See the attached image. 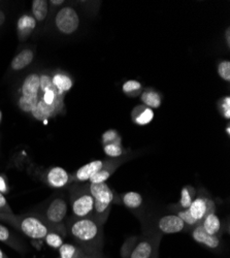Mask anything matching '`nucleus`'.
Listing matches in <instances>:
<instances>
[{
  "instance_id": "cd10ccee",
  "label": "nucleus",
  "mask_w": 230,
  "mask_h": 258,
  "mask_svg": "<svg viewBox=\"0 0 230 258\" xmlns=\"http://www.w3.org/2000/svg\"><path fill=\"white\" fill-rule=\"evenodd\" d=\"M39 96H24L21 95L18 100V106L19 109L24 113H30L34 110L38 102Z\"/></svg>"
},
{
  "instance_id": "0eeeda50",
  "label": "nucleus",
  "mask_w": 230,
  "mask_h": 258,
  "mask_svg": "<svg viewBox=\"0 0 230 258\" xmlns=\"http://www.w3.org/2000/svg\"><path fill=\"white\" fill-rule=\"evenodd\" d=\"M55 26L62 34H73L80 26V17L78 12L71 7L62 8L56 14Z\"/></svg>"
},
{
  "instance_id": "4be33fe9",
  "label": "nucleus",
  "mask_w": 230,
  "mask_h": 258,
  "mask_svg": "<svg viewBox=\"0 0 230 258\" xmlns=\"http://www.w3.org/2000/svg\"><path fill=\"white\" fill-rule=\"evenodd\" d=\"M33 59H34V52L31 49H25L15 56V58L12 60L11 68L15 72L22 71L28 66H30V64L33 62Z\"/></svg>"
},
{
  "instance_id": "393cba45",
  "label": "nucleus",
  "mask_w": 230,
  "mask_h": 258,
  "mask_svg": "<svg viewBox=\"0 0 230 258\" xmlns=\"http://www.w3.org/2000/svg\"><path fill=\"white\" fill-rule=\"evenodd\" d=\"M31 12L36 22H44L49 13V3L46 0H34L31 6Z\"/></svg>"
},
{
  "instance_id": "f03ea898",
  "label": "nucleus",
  "mask_w": 230,
  "mask_h": 258,
  "mask_svg": "<svg viewBox=\"0 0 230 258\" xmlns=\"http://www.w3.org/2000/svg\"><path fill=\"white\" fill-rule=\"evenodd\" d=\"M0 220L10 224L19 232L32 240H44L52 231L50 225L38 213H28L22 215L0 214Z\"/></svg>"
},
{
  "instance_id": "4468645a",
  "label": "nucleus",
  "mask_w": 230,
  "mask_h": 258,
  "mask_svg": "<svg viewBox=\"0 0 230 258\" xmlns=\"http://www.w3.org/2000/svg\"><path fill=\"white\" fill-rule=\"evenodd\" d=\"M0 242L5 243L6 245L10 246L11 248L19 252H25L27 250V247L25 246L24 242L21 240L17 234H15L9 227L5 226L2 223H0Z\"/></svg>"
},
{
  "instance_id": "9b49d317",
  "label": "nucleus",
  "mask_w": 230,
  "mask_h": 258,
  "mask_svg": "<svg viewBox=\"0 0 230 258\" xmlns=\"http://www.w3.org/2000/svg\"><path fill=\"white\" fill-rule=\"evenodd\" d=\"M127 159L128 157L125 155L120 158H109L107 164L89 179V184L106 183V181L109 180V178L115 173L117 168L125 161H127Z\"/></svg>"
},
{
  "instance_id": "a18cd8bd",
  "label": "nucleus",
  "mask_w": 230,
  "mask_h": 258,
  "mask_svg": "<svg viewBox=\"0 0 230 258\" xmlns=\"http://www.w3.org/2000/svg\"><path fill=\"white\" fill-rule=\"evenodd\" d=\"M2 119H3V113L0 111V123H2Z\"/></svg>"
},
{
  "instance_id": "f704fd0d",
  "label": "nucleus",
  "mask_w": 230,
  "mask_h": 258,
  "mask_svg": "<svg viewBox=\"0 0 230 258\" xmlns=\"http://www.w3.org/2000/svg\"><path fill=\"white\" fill-rule=\"evenodd\" d=\"M137 238H135V236H131V238H129L126 242L124 243L122 249H121V255L123 258H128L130 253L132 252L134 246L136 245L137 243Z\"/></svg>"
},
{
  "instance_id": "473e14b6",
  "label": "nucleus",
  "mask_w": 230,
  "mask_h": 258,
  "mask_svg": "<svg viewBox=\"0 0 230 258\" xmlns=\"http://www.w3.org/2000/svg\"><path fill=\"white\" fill-rule=\"evenodd\" d=\"M218 109H219L221 116L224 119H226V120L230 119V97L228 95L223 97L222 99H220V101L218 103Z\"/></svg>"
},
{
  "instance_id": "20e7f679",
  "label": "nucleus",
  "mask_w": 230,
  "mask_h": 258,
  "mask_svg": "<svg viewBox=\"0 0 230 258\" xmlns=\"http://www.w3.org/2000/svg\"><path fill=\"white\" fill-rule=\"evenodd\" d=\"M89 188L94 200L92 218L104 225L109 218L112 206L115 202L114 192L107 183L89 184Z\"/></svg>"
},
{
  "instance_id": "b1692460",
  "label": "nucleus",
  "mask_w": 230,
  "mask_h": 258,
  "mask_svg": "<svg viewBox=\"0 0 230 258\" xmlns=\"http://www.w3.org/2000/svg\"><path fill=\"white\" fill-rule=\"evenodd\" d=\"M196 197V191L192 186H186L182 189L181 191V199L178 205L175 206V211L178 210H186L189 209V207L191 206L193 200Z\"/></svg>"
},
{
  "instance_id": "ddd939ff",
  "label": "nucleus",
  "mask_w": 230,
  "mask_h": 258,
  "mask_svg": "<svg viewBox=\"0 0 230 258\" xmlns=\"http://www.w3.org/2000/svg\"><path fill=\"white\" fill-rule=\"evenodd\" d=\"M191 235H192L193 240L197 244L202 245L203 247L210 249V250H213V251L218 250L221 246V240L219 236L211 235V234L206 233L200 224H198L192 228Z\"/></svg>"
},
{
  "instance_id": "2f4dec72",
  "label": "nucleus",
  "mask_w": 230,
  "mask_h": 258,
  "mask_svg": "<svg viewBox=\"0 0 230 258\" xmlns=\"http://www.w3.org/2000/svg\"><path fill=\"white\" fill-rule=\"evenodd\" d=\"M101 142L103 146L109 145V144H121V137L115 129H110V131L106 132L102 135Z\"/></svg>"
},
{
  "instance_id": "49530a36",
  "label": "nucleus",
  "mask_w": 230,
  "mask_h": 258,
  "mask_svg": "<svg viewBox=\"0 0 230 258\" xmlns=\"http://www.w3.org/2000/svg\"><path fill=\"white\" fill-rule=\"evenodd\" d=\"M59 258H60V257H59Z\"/></svg>"
},
{
  "instance_id": "4c0bfd02",
  "label": "nucleus",
  "mask_w": 230,
  "mask_h": 258,
  "mask_svg": "<svg viewBox=\"0 0 230 258\" xmlns=\"http://www.w3.org/2000/svg\"><path fill=\"white\" fill-rule=\"evenodd\" d=\"M225 40H226V46L229 49L230 48V29L227 28L225 31Z\"/></svg>"
},
{
  "instance_id": "c85d7f7f",
  "label": "nucleus",
  "mask_w": 230,
  "mask_h": 258,
  "mask_svg": "<svg viewBox=\"0 0 230 258\" xmlns=\"http://www.w3.org/2000/svg\"><path fill=\"white\" fill-rule=\"evenodd\" d=\"M104 153L110 158H120L124 156V148L121 144H109L103 146Z\"/></svg>"
},
{
  "instance_id": "a19ab883",
  "label": "nucleus",
  "mask_w": 230,
  "mask_h": 258,
  "mask_svg": "<svg viewBox=\"0 0 230 258\" xmlns=\"http://www.w3.org/2000/svg\"><path fill=\"white\" fill-rule=\"evenodd\" d=\"M50 4H51V6L59 7V6H61V5H63L64 2H63V0H60V2H56V0H52V2H50Z\"/></svg>"
},
{
  "instance_id": "c9c22d12",
  "label": "nucleus",
  "mask_w": 230,
  "mask_h": 258,
  "mask_svg": "<svg viewBox=\"0 0 230 258\" xmlns=\"http://www.w3.org/2000/svg\"><path fill=\"white\" fill-rule=\"evenodd\" d=\"M0 214H14L10 205L8 204L7 199L2 192H0Z\"/></svg>"
},
{
  "instance_id": "f8f14e48",
  "label": "nucleus",
  "mask_w": 230,
  "mask_h": 258,
  "mask_svg": "<svg viewBox=\"0 0 230 258\" xmlns=\"http://www.w3.org/2000/svg\"><path fill=\"white\" fill-rule=\"evenodd\" d=\"M108 159L94 160L85 165L81 166L73 175H71V183H85L89 179L99 171L104 165L107 164Z\"/></svg>"
},
{
  "instance_id": "f257e3e1",
  "label": "nucleus",
  "mask_w": 230,
  "mask_h": 258,
  "mask_svg": "<svg viewBox=\"0 0 230 258\" xmlns=\"http://www.w3.org/2000/svg\"><path fill=\"white\" fill-rule=\"evenodd\" d=\"M65 226L67 235L73 241L74 245L90 254L101 253L104 239L102 224L92 217H70L65 222Z\"/></svg>"
},
{
  "instance_id": "37998d69",
  "label": "nucleus",
  "mask_w": 230,
  "mask_h": 258,
  "mask_svg": "<svg viewBox=\"0 0 230 258\" xmlns=\"http://www.w3.org/2000/svg\"><path fill=\"white\" fill-rule=\"evenodd\" d=\"M151 258H159V251H156L152 256Z\"/></svg>"
},
{
  "instance_id": "58836bf2",
  "label": "nucleus",
  "mask_w": 230,
  "mask_h": 258,
  "mask_svg": "<svg viewBox=\"0 0 230 258\" xmlns=\"http://www.w3.org/2000/svg\"><path fill=\"white\" fill-rule=\"evenodd\" d=\"M82 258H103L101 253H93V254H86L84 255Z\"/></svg>"
},
{
  "instance_id": "f3484780",
  "label": "nucleus",
  "mask_w": 230,
  "mask_h": 258,
  "mask_svg": "<svg viewBox=\"0 0 230 258\" xmlns=\"http://www.w3.org/2000/svg\"><path fill=\"white\" fill-rule=\"evenodd\" d=\"M123 205L124 207H126L130 211H138L143 204L142 197L137 192L130 191V192H125L123 195L119 196L118 198L115 197V202Z\"/></svg>"
},
{
  "instance_id": "39448f33",
  "label": "nucleus",
  "mask_w": 230,
  "mask_h": 258,
  "mask_svg": "<svg viewBox=\"0 0 230 258\" xmlns=\"http://www.w3.org/2000/svg\"><path fill=\"white\" fill-rule=\"evenodd\" d=\"M68 213V203L63 198L53 199L41 211V217L50 225L53 231L59 232L63 238L67 235L65 219Z\"/></svg>"
},
{
  "instance_id": "bb28decb",
  "label": "nucleus",
  "mask_w": 230,
  "mask_h": 258,
  "mask_svg": "<svg viewBox=\"0 0 230 258\" xmlns=\"http://www.w3.org/2000/svg\"><path fill=\"white\" fill-rule=\"evenodd\" d=\"M122 90L125 95H127L129 97H136L141 94V92L143 91V88H142L141 83H139L138 81L129 80L123 84Z\"/></svg>"
},
{
  "instance_id": "c03bdc74",
  "label": "nucleus",
  "mask_w": 230,
  "mask_h": 258,
  "mask_svg": "<svg viewBox=\"0 0 230 258\" xmlns=\"http://www.w3.org/2000/svg\"><path fill=\"white\" fill-rule=\"evenodd\" d=\"M226 134H227V136H229L230 135V128H229V124L227 125V127H226Z\"/></svg>"
},
{
  "instance_id": "1a4fd4ad",
  "label": "nucleus",
  "mask_w": 230,
  "mask_h": 258,
  "mask_svg": "<svg viewBox=\"0 0 230 258\" xmlns=\"http://www.w3.org/2000/svg\"><path fill=\"white\" fill-rule=\"evenodd\" d=\"M151 227L154 228L159 233H161L162 235L178 233L186 229L185 223L177 214H170L161 216L155 221L154 225Z\"/></svg>"
},
{
  "instance_id": "6ab92c4d",
  "label": "nucleus",
  "mask_w": 230,
  "mask_h": 258,
  "mask_svg": "<svg viewBox=\"0 0 230 258\" xmlns=\"http://www.w3.org/2000/svg\"><path fill=\"white\" fill-rule=\"evenodd\" d=\"M200 225L206 233L221 238L223 232V226L220 221V218L217 216L216 212L207 214L200 222Z\"/></svg>"
},
{
  "instance_id": "6e6552de",
  "label": "nucleus",
  "mask_w": 230,
  "mask_h": 258,
  "mask_svg": "<svg viewBox=\"0 0 230 258\" xmlns=\"http://www.w3.org/2000/svg\"><path fill=\"white\" fill-rule=\"evenodd\" d=\"M188 210H189L191 216L200 224L207 214L216 212V204L208 196V193L204 191L198 193V196L195 197Z\"/></svg>"
},
{
  "instance_id": "72a5a7b5",
  "label": "nucleus",
  "mask_w": 230,
  "mask_h": 258,
  "mask_svg": "<svg viewBox=\"0 0 230 258\" xmlns=\"http://www.w3.org/2000/svg\"><path fill=\"white\" fill-rule=\"evenodd\" d=\"M218 74L223 81L230 82V61L223 60L218 64Z\"/></svg>"
},
{
  "instance_id": "9d476101",
  "label": "nucleus",
  "mask_w": 230,
  "mask_h": 258,
  "mask_svg": "<svg viewBox=\"0 0 230 258\" xmlns=\"http://www.w3.org/2000/svg\"><path fill=\"white\" fill-rule=\"evenodd\" d=\"M43 180L49 187L60 189L71 184V175L63 167L53 166L46 170Z\"/></svg>"
},
{
  "instance_id": "c756f323",
  "label": "nucleus",
  "mask_w": 230,
  "mask_h": 258,
  "mask_svg": "<svg viewBox=\"0 0 230 258\" xmlns=\"http://www.w3.org/2000/svg\"><path fill=\"white\" fill-rule=\"evenodd\" d=\"M63 236H62L59 232H56V231H50L47 235L46 238L44 239L46 241V243L52 247V248H55V249H59L62 245L64 244L63 242Z\"/></svg>"
},
{
  "instance_id": "5701e85b",
  "label": "nucleus",
  "mask_w": 230,
  "mask_h": 258,
  "mask_svg": "<svg viewBox=\"0 0 230 258\" xmlns=\"http://www.w3.org/2000/svg\"><path fill=\"white\" fill-rule=\"evenodd\" d=\"M140 100L143 105L150 107V109H159L162 103L161 94L153 89H145L140 94Z\"/></svg>"
},
{
  "instance_id": "e433bc0d",
  "label": "nucleus",
  "mask_w": 230,
  "mask_h": 258,
  "mask_svg": "<svg viewBox=\"0 0 230 258\" xmlns=\"http://www.w3.org/2000/svg\"><path fill=\"white\" fill-rule=\"evenodd\" d=\"M8 190H9V188H8V184H7V181H6L5 177L0 176V192H2L4 195V193L8 192Z\"/></svg>"
},
{
  "instance_id": "aec40b11",
  "label": "nucleus",
  "mask_w": 230,
  "mask_h": 258,
  "mask_svg": "<svg viewBox=\"0 0 230 258\" xmlns=\"http://www.w3.org/2000/svg\"><path fill=\"white\" fill-rule=\"evenodd\" d=\"M36 21L30 15L21 16L17 22V33L20 40H25L34 31Z\"/></svg>"
},
{
  "instance_id": "79ce46f5",
  "label": "nucleus",
  "mask_w": 230,
  "mask_h": 258,
  "mask_svg": "<svg viewBox=\"0 0 230 258\" xmlns=\"http://www.w3.org/2000/svg\"><path fill=\"white\" fill-rule=\"evenodd\" d=\"M0 258H9V257L2 251V249H0Z\"/></svg>"
},
{
  "instance_id": "7c9ffc66",
  "label": "nucleus",
  "mask_w": 230,
  "mask_h": 258,
  "mask_svg": "<svg viewBox=\"0 0 230 258\" xmlns=\"http://www.w3.org/2000/svg\"><path fill=\"white\" fill-rule=\"evenodd\" d=\"M178 216L183 220V222L185 223L186 227H189V228H193L194 226L198 225L199 223L191 216V214L189 212V210L186 209V210H178L176 211Z\"/></svg>"
},
{
  "instance_id": "a878e982",
  "label": "nucleus",
  "mask_w": 230,
  "mask_h": 258,
  "mask_svg": "<svg viewBox=\"0 0 230 258\" xmlns=\"http://www.w3.org/2000/svg\"><path fill=\"white\" fill-rule=\"evenodd\" d=\"M60 258H82L84 255L88 254L81 247L74 244H63L59 249ZM90 254V253H89Z\"/></svg>"
},
{
  "instance_id": "a211bd4d",
  "label": "nucleus",
  "mask_w": 230,
  "mask_h": 258,
  "mask_svg": "<svg viewBox=\"0 0 230 258\" xmlns=\"http://www.w3.org/2000/svg\"><path fill=\"white\" fill-rule=\"evenodd\" d=\"M154 111L143 104L136 105L131 112V120L138 126H144L150 124L154 119Z\"/></svg>"
},
{
  "instance_id": "7ed1b4c3",
  "label": "nucleus",
  "mask_w": 230,
  "mask_h": 258,
  "mask_svg": "<svg viewBox=\"0 0 230 258\" xmlns=\"http://www.w3.org/2000/svg\"><path fill=\"white\" fill-rule=\"evenodd\" d=\"M69 188V205L74 218L93 216L94 200L90 192L89 183H71Z\"/></svg>"
},
{
  "instance_id": "412c9836",
  "label": "nucleus",
  "mask_w": 230,
  "mask_h": 258,
  "mask_svg": "<svg viewBox=\"0 0 230 258\" xmlns=\"http://www.w3.org/2000/svg\"><path fill=\"white\" fill-rule=\"evenodd\" d=\"M39 75L30 74L23 81L21 86V93L24 96H39Z\"/></svg>"
},
{
  "instance_id": "423d86ee",
  "label": "nucleus",
  "mask_w": 230,
  "mask_h": 258,
  "mask_svg": "<svg viewBox=\"0 0 230 258\" xmlns=\"http://www.w3.org/2000/svg\"><path fill=\"white\" fill-rule=\"evenodd\" d=\"M161 239V233L152 228L151 225L143 224L142 234L128 258H151L156 251H159Z\"/></svg>"
},
{
  "instance_id": "dca6fc26",
  "label": "nucleus",
  "mask_w": 230,
  "mask_h": 258,
  "mask_svg": "<svg viewBox=\"0 0 230 258\" xmlns=\"http://www.w3.org/2000/svg\"><path fill=\"white\" fill-rule=\"evenodd\" d=\"M51 80L57 91L63 95H65V93H67L73 86V81L71 77L62 71L54 72L51 76Z\"/></svg>"
},
{
  "instance_id": "2eb2a0df",
  "label": "nucleus",
  "mask_w": 230,
  "mask_h": 258,
  "mask_svg": "<svg viewBox=\"0 0 230 258\" xmlns=\"http://www.w3.org/2000/svg\"><path fill=\"white\" fill-rule=\"evenodd\" d=\"M63 110L64 109H61V107H59L57 105H49L39 98L36 106L34 107V110L31 112V115L36 120L45 121L47 119L55 117L56 115H58L59 113H61V111H63Z\"/></svg>"
},
{
  "instance_id": "ea45409f",
  "label": "nucleus",
  "mask_w": 230,
  "mask_h": 258,
  "mask_svg": "<svg viewBox=\"0 0 230 258\" xmlns=\"http://www.w3.org/2000/svg\"><path fill=\"white\" fill-rule=\"evenodd\" d=\"M5 22H6V14L3 11H0V27L5 24Z\"/></svg>"
}]
</instances>
